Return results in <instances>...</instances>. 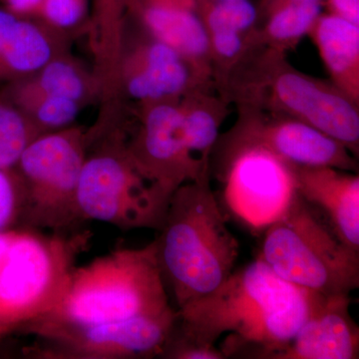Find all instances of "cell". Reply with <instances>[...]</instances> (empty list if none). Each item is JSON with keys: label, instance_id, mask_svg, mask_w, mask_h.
I'll return each instance as SVG.
<instances>
[{"label": "cell", "instance_id": "obj_1", "mask_svg": "<svg viewBox=\"0 0 359 359\" xmlns=\"http://www.w3.org/2000/svg\"><path fill=\"white\" fill-rule=\"evenodd\" d=\"M320 295L285 282L257 257L210 294L177 309V327L205 346H216L229 334L219 347L226 358L268 359L289 344Z\"/></svg>", "mask_w": 359, "mask_h": 359}, {"label": "cell", "instance_id": "obj_2", "mask_svg": "<svg viewBox=\"0 0 359 359\" xmlns=\"http://www.w3.org/2000/svg\"><path fill=\"white\" fill-rule=\"evenodd\" d=\"M159 231L158 261L177 309L210 294L233 273L238 242L212 192L211 174L175 191Z\"/></svg>", "mask_w": 359, "mask_h": 359}, {"label": "cell", "instance_id": "obj_3", "mask_svg": "<svg viewBox=\"0 0 359 359\" xmlns=\"http://www.w3.org/2000/svg\"><path fill=\"white\" fill-rule=\"evenodd\" d=\"M171 308L153 241L145 247L120 248L76 266L57 304L21 332L156 316Z\"/></svg>", "mask_w": 359, "mask_h": 359}, {"label": "cell", "instance_id": "obj_4", "mask_svg": "<svg viewBox=\"0 0 359 359\" xmlns=\"http://www.w3.org/2000/svg\"><path fill=\"white\" fill-rule=\"evenodd\" d=\"M92 233L13 231L0 262V341L57 304Z\"/></svg>", "mask_w": 359, "mask_h": 359}, {"label": "cell", "instance_id": "obj_5", "mask_svg": "<svg viewBox=\"0 0 359 359\" xmlns=\"http://www.w3.org/2000/svg\"><path fill=\"white\" fill-rule=\"evenodd\" d=\"M245 76L231 80L226 95L241 107L290 116L328 135L355 157L359 152V105L332 82L309 76L266 48Z\"/></svg>", "mask_w": 359, "mask_h": 359}, {"label": "cell", "instance_id": "obj_6", "mask_svg": "<svg viewBox=\"0 0 359 359\" xmlns=\"http://www.w3.org/2000/svg\"><path fill=\"white\" fill-rule=\"evenodd\" d=\"M263 235L259 257L285 282L321 295L351 294L358 289L359 252L342 243L299 195Z\"/></svg>", "mask_w": 359, "mask_h": 359}, {"label": "cell", "instance_id": "obj_7", "mask_svg": "<svg viewBox=\"0 0 359 359\" xmlns=\"http://www.w3.org/2000/svg\"><path fill=\"white\" fill-rule=\"evenodd\" d=\"M126 138L122 125L90 146L78 185L80 216L123 231H159L170 201L137 170Z\"/></svg>", "mask_w": 359, "mask_h": 359}, {"label": "cell", "instance_id": "obj_8", "mask_svg": "<svg viewBox=\"0 0 359 359\" xmlns=\"http://www.w3.org/2000/svg\"><path fill=\"white\" fill-rule=\"evenodd\" d=\"M89 148L88 129L74 124L39 135L28 145L15 167L25 188L21 228L78 231L83 223L78 185Z\"/></svg>", "mask_w": 359, "mask_h": 359}, {"label": "cell", "instance_id": "obj_9", "mask_svg": "<svg viewBox=\"0 0 359 359\" xmlns=\"http://www.w3.org/2000/svg\"><path fill=\"white\" fill-rule=\"evenodd\" d=\"M223 148L224 210L250 233H264L297 198L294 166L259 144L230 135Z\"/></svg>", "mask_w": 359, "mask_h": 359}, {"label": "cell", "instance_id": "obj_10", "mask_svg": "<svg viewBox=\"0 0 359 359\" xmlns=\"http://www.w3.org/2000/svg\"><path fill=\"white\" fill-rule=\"evenodd\" d=\"M178 320L171 308L156 316H136L84 327L34 330L40 340L28 355L46 359H139L160 356Z\"/></svg>", "mask_w": 359, "mask_h": 359}, {"label": "cell", "instance_id": "obj_11", "mask_svg": "<svg viewBox=\"0 0 359 359\" xmlns=\"http://www.w3.org/2000/svg\"><path fill=\"white\" fill-rule=\"evenodd\" d=\"M100 95L93 66L71 51L0 90V97L18 108L41 134L74 124L87 106L99 103Z\"/></svg>", "mask_w": 359, "mask_h": 359}, {"label": "cell", "instance_id": "obj_12", "mask_svg": "<svg viewBox=\"0 0 359 359\" xmlns=\"http://www.w3.org/2000/svg\"><path fill=\"white\" fill-rule=\"evenodd\" d=\"M137 126L127 135L130 158L142 176L171 200L182 185L211 174L189 150L180 100L144 106L136 110Z\"/></svg>", "mask_w": 359, "mask_h": 359}, {"label": "cell", "instance_id": "obj_13", "mask_svg": "<svg viewBox=\"0 0 359 359\" xmlns=\"http://www.w3.org/2000/svg\"><path fill=\"white\" fill-rule=\"evenodd\" d=\"M121 109L127 102L135 110L151 104L177 101L205 83L178 51L151 36L127 18L126 32L117 72Z\"/></svg>", "mask_w": 359, "mask_h": 359}, {"label": "cell", "instance_id": "obj_14", "mask_svg": "<svg viewBox=\"0 0 359 359\" xmlns=\"http://www.w3.org/2000/svg\"><path fill=\"white\" fill-rule=\"evenodd\" d=\"M241 114L230 136L259 144L292 166L358 171L355 156L344 144L306 123L256 108L242 107Z\"/></svg>", "mask_w": 359, "mask_h": 359}, {"label": "cell", "instance_id": "obj_15", "mask_svg": "<svg viewBox=\"0 0 359 359\" xmlns=\"http://www.w3.org/2000/svg\"><path fill=\"white\" fill-rule=\"evenodd\" d=\"M127 18L178 51L198 76L212 84L209 39L196 0H127Z\"/></svg>", "mask_w": 359, "mask_h": 359}, {"label": "cell", "instance_id": "obj_16", "mask_svg": "<svg viewBox=\"0 0 359 359\" xmlns=\"http://www.w3.org/2000/svg\"><path fill=\"white\" fill-rule=\"evenodd\" d=\"M351 302V294L320 295L289 344L268 359H358L359 328Z\"/></svg>", "mask_w": 359, "mask_h": 359}, {"label": "cell", "instance_id": "obj_17", "mask_svg": "<svg viewBox=\"0 0 359 359\" xmlns=\"http://www.w3.org/2000/svg\"><path fill=\"white\" fill-rule=\"evenodd\" d=\"M74 35L0 6V85L32 74L71 51Z\"/></svg>", "mask_w": 359, "mask_h": 359}, {"label": "cell", "instance_id": "obj_18", "mask_svg": "<svg viewBox=\"0 0 359 359\" xmlns=\"http://www.w3.org/2000/svg\"><path fill=\"white\" fill-rule=\"evenodd\" d=\"M297 195L320 212L335 235L359 252V177L332 167H294Z\"/></svg>", "mask_w": 359, "mask_h": 359}, {"label": "cell", "instance_id": "obj_19", "mask_svg": "<svg viewBox=\"0 0 359 359\" xmlns=\"http://www.w3.org/2000/svg\"><path fill=\"white\" fill-rule=\"evenodd\" d=\"M127 0H90L88 34L93 69L100 82L99 105L118 103L117 72L127 27Z\"/></svg>", "mask_w": 359, "mask_h": 359}, {"label": "cell", "instance_id": "obj_20", "mask_svg": "<svg viewBox=\"0 0 359 359\" xmlns=\"http://www.w3.org/2000/svg\"><path fill=\"white\" fill-rule=\"evenodd\" d=\"M334 86L359 105V25L321 13L309 33Z\"/></svg>", "mask_w": 359, "mask_h": 359}, {"label": "cell", "instance_id": "obj_21", "mask_svg": "<svg viewBox=\"0 0 359 359\" xmlns=\"http://www.w3.org/2000/svg\"><path fill=\"white\" fill-rule=\"evenodd\" d=\"M211 86L192 90L180 99L182 125L189 150L205 166L211 167L212 150L219 129L228 115V99L212 94Z\"/></svg>", "mask_w": 359, "mask_h": 359}, {"label": "cell", "instance_id": "obj_22", "mask_svg": "<svg viewBox=\"0 0 359 359\" xmlns=\"http://www.w3.org/2000/svg\"><path fill=\"white\" fill-rule=\"evenodd\" d=\"M321 4H287L266 11V22L252 37L255 46L285 52L309 35L323 13Z\"/></svg>", "mask_w": 359, "mask_h": 359}, {"label": "cell", "instance_id": "obj_23", "mask_svg": "<svg viewBox=\"0 0 359 359\" xmlns=\"http://www.w3.org/2000/svg\"><path fill=\"white\" fill-rule=\"evenodd\" d=\"M207 34L237 32L252 39L259 11L250 0H196Z\"/></svg>", "mask_w": 359, "mask_h": 359}, {"label": "cell", "instance_id": "obj_24", "mask_svg": "<svg viewBox=\"0 0 359 359\" xmlns=\"http://www.w3.org/2000/svg\"><path fill=\"white\" fill-rule=\"evenodd\" d=\"M39 135L18 108L0 97V169L15 168L25 149Z\"/></svg>", "mask_w": 359, "mask_h": 359}, {"label": "cell", "instance_id": "obj_25", "mask_svg": "<svg viewBox=\"0 0 359 359\" xmlns=\"http://www.w3.org/2000/svg\"><path fill=\"white\" fill-rule=\"evenodd\" d=\"M39 20L76 36L88 30L90 0H42Z\"/></svg>", "mask_w": 359, "mask_h": 359}, {"label": "cell", "instance_id": "obj_26", "mask_svg": "<svg viewBox=\"0 0 359 359\" xmlns=\"http://www.w3.org/2000/svg\"><path fill=\"white\" fill-rule=\"evenodd\" d=\"M25 188L16 168L0 169V233L21 228Z\"/></svg>", "mask_w": 359, "mask_h": 359}, {"label": "cell", "instance_id": "obj_27", "mask_svg": "<svg viewBox=\"0 0 359 359\" xmlns=\"http://www.w3.org/2000/svg\"><path fill=\"white\" fill-rule=\"evenodd\" d=\"M159 358L167 359H224L217 346H205L194 341L177 327V321L165 342Z\"/></svg>", "mask_w": 359, "mask_h": 359}, {"label": "cell", "instance_id": "obj_28", "mask_svg": "<svg viewBox=\"0 0 359 359\" xmlns=\"http://www.w3.org/2000/svg\"><path fill=\"white\" fill-rule=\"evenodd\" d=\"M327 13L359 25V0H323Z\"/></svg>", "mask_w": 359, "mask_h": 359}, {"label": "cell", "instance_id": "obj_29", "mask_svg": "<svg viewBox=\"0 0 359 359\" xmlns=\"http://www.w3.org/2000/svg\"><path fill=\"white\" fill-rule=\"evenodd\" d=\"M42 0H0V6L14 13L39 18Z\"/></svg>", "mask_w": 359, "mask_h": 359}, {"label": "cell", "instance_id": "obj_30", "mask_svg": "<svg viewBox=\"0 0 359 359\" xmlns=\"http://www.w3.org/2000/svg\"><path fill=\"white\" fill-rule=\"evenodd\" d=\"M287 4H321L323 6V0H262L264 13L273 7Z\"/></svg>", "mask_w": 359, "mask_h": 359}, {"label": "cell", "instance_id": "obj_31", "mask_svg": "<svg viewBox=\"0 0 359 359\" xmlns=\"http://www.w3.org/2000/svg\"><path fill=\"white\" fill-rule=\"evenodd\" d=\"M13 230L0 233V262H1L4 252H6L7 245L9 244V241H11V236H13Z\"/></svg>", "mask_w": 359, "mask_h": 359}]
</instances>
